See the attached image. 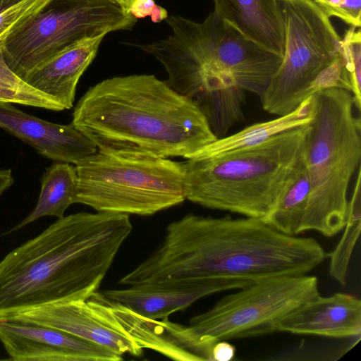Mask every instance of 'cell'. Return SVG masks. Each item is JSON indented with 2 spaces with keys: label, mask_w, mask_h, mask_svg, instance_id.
Wrapping results in <instances>:
<instances>
[{
  "label": "cell",
  "mask_w": 361,
  "mask_h": 361,
  "mask_svg": "<svg viewBox=\"0 0 361 361\" xmlns=\"http://www.w3.org/2000/svg\"><path fill=\"white\" fill-rule=\"evenodd\" d=\"M360 168L350 200H348L347 221L338 243L333 251L326 255L329 258L330 276L342 286H345L350 257L361 228Z\"/></svg>",
  "instance_id": "21"
},
{
  "label": "cell",
  "mask_w": 361,
  "mask_h": 361,
  "mask_svg": "<svg viewBox=\"0 0 361 361\" xmlns=\"http://www.w3.org/2000/svg\"><path fill=\"white\" fill-rule=\"evenodd\" d=\"M2 41H0V102L51 111L64 110L54 98L35 89L11 70L4 58Z\"/></svg>",
  "instance_id": "22"
},
{
  "label": "cell",
  "mask_w": 361,
  "mask_h": 361,
  "mask_svg": "<svg viewBox=\"0 0 361 361\" xmlns=\"http://www.w3.org/2000/svg\"><path fill=\"white\" fill-rule=\"evenodd\" d=\"M309 192L310 180L303 159L299 171L274 210L264 221L285 234L298 235L300 233Z\"/></svg>",
  "instance_id": "20"
},
{
  "label": "cell",
  "mask_w": 361,
  "mask_h": 361,
  "mask_svg": "<svg viewBox=\"0 0 361 361\" xmlns=\"http://www.w3.org/2000/svg\"><path fill=\"white\" fill-rule=\"evenodd\" d=\"M310 109L304 148L310 192L300 233L314 231L333 237L346 224L348 189L360 167V118L352 93L341 87L311 95Z\"/></svg>",
  "instance_id": "6"
},
{
  "label": "cell",
  "mask_w": 361,
  "mask_h": 361,
  "mask_svg": "<svg viewBox=\"0 0 361 361\" xmlns=\"http://www.w3.org/2000/svg\"><path fill=\"white\" fill-rule=\"evenodd\" d=\"M312 118L309 97L290 113L252 124L229 136L217 138L199 152L204 154H216L252 147L279 133L307 125Z\"/></svg>",
  "instance_id": "19"
},
{
  "label": "cell",
  "mask_w": 361,
  "mask_h": 361,
  "mask_svg": "<svg viewBox=\"0 0 361 361\" xmlns=\"http://www.w3.org/2000/svg\"><path fill=\"white\" fill-rule=\"evenodd\" d=\"M71 124L106 152L188 159L217 139L199 107L154 75L90 87Z\"/></svg>",
  "instance_id": "4"
},
{
  "label": "cell",
  "mask_w": 361,
  "mask_h": 361,
  "mask_svg": "<svg viewBox=\"0 0 361 361\" xmlns=\"http://www.w3.org/2000/svg\"><path fill=\"white\" fill-rule=\"evenodd\" d=\"M77 173L70 163L55 161L46 169L41 180V191L33 210L8 233L17 231L37 219L46 216L58 219L75 203Z\"/></svg>",
  "instance_id": "18"
},
{
  "label": "cell",
  "mask_w": 361,
  "mask_h": 361,
  "mask_svg": "<svg viewBox=\"0 0 361 361\" xmlns=\"http://www.w3.org/2000/svg\"><path fill=\"white\" fill-rule=\"evenodd\" d=\"M0 128L54 161L75 164L97 150L71 123L61 125L42 120L11 103L0 102Z\"/></svg>",
  "instance_id": "14"
},
{
  "label": "cell",
  "mask_w": 361,
  "mask_h": 361,
  "mask_svg": "<svg viewBox=\"0 0 361 361\" xmlns=\"http://www.w3.org/2000/svg\"><path fill=\"white\" fill-rule=\"evenodd\" d=\"M235 354V347L223 340L216 342L211 350V361H230Z\"/></svg>",
  "instance_id": "26"
},
{
  "label": "cell",
  "mask_w": 361,
  "mask_h": 361,
  "mask_svg": "<svg viewBox=\"0 0 361 361\" xmlns=\"http://www.w3.org/2000/svg\"><path fill=\"white\" fill-rule=\"evenodd\" d=\"M307 130L308 124L229 152H197L184 162L185 200L209 209L265 219L303 162Z\"/></svg>",
  "instance_id": "5"
},
{
  "label": "cell",
  "mask_w": 361,
  "mask_h": 361,
  "mask_svg": "<svg viewBox=\"0 0 361 361\" xmlns=\"http://www.w3.org/2000/svg\"><path fill=\"white\" fill-rule=\"evenodd\" d=\"M356 27L350 25L341 40L344 78L353 96L356 110L360 114L361 100V37Z\"/></svg>",
  "instance_id": "23"
},
{
  "label": "cell",
  "mask_w": 361,
  "mask_h": 361,
  "mask_svg": "<svg viewBox=\"0 0 361 361\" xmlns=\"http://www.w3.org/2000/svg\"><path fill=\"white\" fill-rule=\"evenodd\" d=\"M6 318L61 330L123 356H140L144 348L121 325L99 291L87 300L46 304Z\"/></svg>",
  "instance_id": "11"
},
{
  "label": "cell",
  "mask_w": 361,
  "mask_h": 361,
  "mask_svg": "<svg viewBox=\"0 0 361 361\" xmlns=\"http://www.w3.org/2000/svg\"><path fill=\"white\" fill-rule=\"evenodd\" d=\"M137 18L111 0H48L2 41L6 62L23 79L71 44L133 28Z\"/></svg>",
  "instance_id": "10"
},
{
  "label": "cell",
  "mask_w": 361,
  "mask_h": 361,
  "mask_svg": "<svg viewBox=\"0 0 361 361\" xmlns=\"http://www.w3.org/2000/svg\"><path fill=\"white\" fill-rule=\"evenodd\" d=\"M214 11L259 46L283 56L284 25L278 0H213Z\"/></svg>",
  "instance_id": "17"
},
{
  "label": "cell",
  "mask_w": 361,
  "mask_h": 361,
  "mask_svg": "<svg viewBox=\"0 0 361 361\" xmlns=\"http://www.w3.org/2000/svg\"><path fill=\"white\" fill-rule=\"evenodd\" d=\"M326 257L315 239L285 234L261 219L188 214L169 224L156 250L118 283L219 277L255 281L307 274Z\"/></svg>",
  "instance_id": "1"
},
{
  "label": "cell",
  "mask_w": 361,
  "mask_h": 361,
  "mask_svg": "<svg viewBox=\"0 0 361 361\" xmlns=\"http://www.w3.org/2000/svg\"><path fill=\"white\" fill-rule=\"evenodd\" d=\"M106 34L78 40L32 70L23 80L58 101L64 108L73 106L78 82L95 58Z\"/></svg>",
  "instance_id": "16"
},
{
  "label": "cell",
  "mask_w": 361,
  "mask_h": 361,
  "mask_svg": "<svg viewBox=\"0 0 361 361\" xmlns=\"http://www.w3.org/2000/svg\"><path fill=\"white\" fill-rule=\"evenodd\" d=\"M171 33L137 47L157 59L166 83L195 103L218 138L243 118L246 92L260 97L282 57L250 40L214 11L202 22L168 16Z\"/></svg>",
  "instance_id": "2"
},
{
  "label": "cell",
  "mask_w": 361,
  "mask_h": 361,
  "mask_svg": "<svg viewBox=\"0 0 361 361\" xmlns=\"http://www.w3.org/2000/svg\"><path fill=\"white\" fill-rule=\"evenodd\" d=\"M75 167V203L99 212L149 216L185 200L184 162L97 150Z\"/></svg>",
  "instance_id": "9"
},
{
  "label": "cell",
  "mask_w": 361,
  "mask_h": 361,
  "mask_svg": "<svg viewBox=\"0 0 361 361\" xmlns=\"http://www.w3.org/2000/svg\"><path fill=\"white\" fill-rule=\"evenodd\" d=\"M253 282L239 278H204L137 284L100 293L145 318L159 320L185 310L202 298L218 292L243 288Z\"/></svg>",
  "instance_id": "13"
},
{
  "label": "cell",
  "mask_w": 361,
  "mask_h": 361,
  "mask_svg": "<svg viewBox=\"0 0 361 361\" xmlns=\"http://www.w3.org/2000/svg\"><path fill=\"white\" fill-rule=\"evenodd\" d=\"M278 1L284 25V52L259 98L264 111L280 116L294 111L318 91L348 87L341 38L330 18L313 0Z\"/></svg>",
  "instance_id": "8"
},
{
  "label": "cell",
  "mask_w": 361,
  "mask_h": 361,
  "mask_svg": "<svg viewBox=\"0 0 361 361\" xmlns=\"http://www.w3.org/2000/svg\"><path fill=\"white\" fill-rule=\"evenodd\" d=\"M0 341L16 361H120L96 343L46 326L0 317Z\"/></svg>",
  "instance_id": "12"
},
{
  "label": "cell",
  "mask_w": 361,
  "mask_h": 361,
  "mask_svg": "<svg viewBox=\"0 0 361 361\" xmlns=\"http://www.w3.org/2000/svg\"><path fill=\"white\" fill-rule=\"evenodd\" d=\"M132 229L123 214L81 212L59 218L0 261V317L91 298Z\"/></svg>",
  "instance_id": "3"
},
{
  "label": "cell",
  "mask_w": 361,
  "mask_h": 361,
  "mask_svg": "<svg viewBox=\"0 0 361 361\" xmlns=\"http://www.w3.org/2000/svg\"><path fill=\"white\" fill-rule=\"evenodd\" d=\"M48 0H0V41L41 9Z\"/></svg>",
  "instance_id": "24"
},
{
  "label": "cell",
  "mask_w": 361,
  "mask_h": 361,
  "mask_svg": "<svg viewBox=\"0 0 361 361\" xmlns=\"http://www.w3.org/2000/svg\"><path fill=\"white\" fill-rule=\"evenodd\" d=\"M319 295L316 276L269 277L225 295L188 326L168 318L161 324L170 343L192 360L211 361L216 342L272 334L281 318Z\"/></svg>",
  "instance_id": "7"
},
{
  "label": "cell",
  "mask_w": 361,
  "mask_h": 361,
  "mask_svg": "<svg viewBox=\"0 0 361 361\" xmlns=\"http://www.w3.org/2000/svg\"><path fill=\"white\" fill-rule=\"evenodd\" d=\"M119 5L126 13H130L129 11L135 0H111Z\"/></svg>",
  "instance_id": "28"
},
{
  "label": "cell",
  "mask_w": 361,
  "mask_h": 361,
  "mask_svg": "<svg viewBox=\"0 0 361 361\" xmlns=\"http://www.w3.org/2000/svg\"><path fill=\"white\" fill-rule=\"evenodd\" d=\"M13 181L11 169L0 170V197L13 185Z\"/></svg>",
  "instance_id": "27"
},
{
  "label": "cell",
  "mask_w": 361,
  "mask_h": 361,
  "mask_svg": "<svg viewBox=\"0 0 361 361\" xmlns=\"http://www.w3.org/2000/svg\"><path fill=\"white\" fill-rule=\"evenodd\" d=\"M129 12L137 19L149 16L153 23L166 20L169 16L166 10L154 0H135Z\"/></svg>",
  "instance_id": "25"
},
{
  "label": "cell",
  "mask_w": 361,
  "mask_h": 361,
  "mask_svg": "<svg viewBox=\"0 0 361 361\" xmlns=\"http://www.w3.org/2000/svg\"><path fill=\"white\" fill-rule=\"evenodd\" d=\"M274 331L333 338L360 337L361 301L346 293L319 295L281 318Z\"/></svg>",
  "instance_id": "15"
}]
</instances>
